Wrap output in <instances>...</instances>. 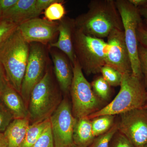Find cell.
Returning a JSON list of instances; mask_svg holds the SVG:
<instances>
[{
  "mask_svg": "<svg viewBox=\"0 0 147 147\" xmlns=\"http://www.w3.org/2000/svg\"><path fill=\"white\" fill-rule=\"evenodd\" d=\"M142 18H144L147 22V6L138 8Z\"/></svg>",
  "mask_w": 147,
  "mask_h": 147,
  "instance_id": "obj_36",
  "label": "cell"
},
{
  "mask_svg": "<svg viewBox=\"0 0 147 147\" xmlns=\"http://www.w3.org/2000/svg\"><path fill=\"white\" fill-rule=\"evenodd\" d=\"M115 3L122 22L132 74L143 79L138 55L139 42L137 37V28L143 21L142 16L138 9L131 4L128 0H117Z\"/></svg>",
  "mask_w": 147,
  "mask_h": 147,
  "instance_id": "obj_7",
  "label": "cell"
},
{
  "mask_svg": "<svg viewBox=\"0 0 147 147\" xmlns=\"http://www.w3.org/2000/svg\"><path fill=\"white\" fill-rule=\"evenodd\" d=\"M8 83L4 70L0 63V93Z\"/></svg>",
  "mask_w": 147,
  "mask_h": 147,
  "instance_id": "obj_33",
  "label": "cell"
},
{
  "mask_svg": "<svg viewBox=\"0 0 147 147\" xmlns=\"http://www.w3.org/2000/svg\"><path fill=\"white\" fill-rule=\"evenodd\" d=\"M91 85L95 94L99 99L105 103L109 101L111 95V86L102 76L96 77Z\"/></svg>",
  "mask_w": 147,
  "mask_h": 147,
  "instance_id": "obj_21",
  "label": "cell"
},
{
  "mask_svg": "<svg viewBox=\"0 0 147 147\" xmlns=\"http://www.w3.org/2000/svg\"><path fill=\"white\" fill-rule=\"evenodd\" d=\"M145 108H146L147 109V102L146 103V106H145Z\"/></svg>",
  "mask_w": 147,
  "mask_h": 147,
  "instance_id": "obj_38",
  "label": "cell"
},
{
  "mask_svg": "<svg viewBox=\"0 0 147 147\" xmlns=\"http://www.w3.org/2000/svg\"><path fill=\"white\" fill-rule=\"evenodd\" d=\"M137 37L139 44L147 48V26L143 21L137 28Z\"/></svg>",
  "mask_w": 147,
  "mask_h": 147,
  "instance_id": "obj_30",
  "label": "cell"
},
{
  "mask_svg": "<svg viewBox=\"0 0 147 147\" xmlns=\"http://www.w3.org/2000/svg\"><path fill=\"white\" fill-rule=\"evenodd\" d=\"M0 101L14 119L28 118V107L21 94L8 83L0 93Z\"/></svg>",
  "mask_w": 147,
  "mask_h": 147,
  "instance_id": "obj_15",
  "label": "cell"
},
{
  "mask_svg": "<svg viewBox=\"0 0 147 147\" xmlns=\"http://www.w3.org/2000/svg\"><path fill=\"white\" fill-rule=\"evenodd\" d=\"M29 52L30 44L25 40L18 28L0 44V63L7 80L9 84L19 93Z\"/></svg>",
  "mask_w": 147,
  "mask_h": 147,
  "instance_id": "obj_2",
  "label": "cell"
},
{
  "mask_svg": "<svg viewBox=\"0 0 147 147\" xmlns=\"http://www.w3.org/2000/svg\"><path fill=\"white\" fill-rule=\"evenodd\" d=\"M63 98L52 69L48 66L45 75L30 95L28 110L30 124L50 119Z\"/></svg>",
  "mask_w": 147,
  "mask_h": 147,
  "instance_id": "obj_3",
  "label": "cell"
},
{
  "mask_svg": "<svg viewBox=\"0 0 147 147\" xmlns=\"http://www.w3.org/2000/svg\"><path fill=\"white\" fill-rule=\"evenodd\" d=\"M88 10L74 19L76 29L97 38H107L116 29L123 30L121 18L115 1L92 0Z\"/></svg>",
  "mask_w": 147,
  "mask_h": 147,
  "instance_id": "obj_1",
  "label": "cell"
},
{
  "mask_svg": "<svg viewBox=\"0 0 147 147\" xmlns=\"http://www.w3.org/2000/svg\"><path fill=\"white\" fill-rule=\"evenodd\" d=\"M74 19L65 17L59 21L58 40L50 43L51 48H56L65 54L71 62L72 66L76 61L73 43Z\"/></svg>",
  "mask_w": 147,
  "mask_h": 147,
  "instance_id": "obj_14",
  "label": "cell"
},
{
  "mask_svg": "<svg viewBox=\"0 0 147 147\" xmlns=\"http://www.w3.org/2000/svg\"><path fill=\"white\" fill-rule=\"evenodd\" d=\"M47 64L45 45L36 42L30 44L28 59L20 92L27 107L32 90L45 75Z\"/></svg>",
  "mask_w": 147,
  "mask_h": 147,
  "instance_id": "obj_8",
  "label": "cell"
},
{
  "mask_svg": "<svg viewBox=\"0 0 147 147\" xmlns=\"http://www.w3.org/2000/svg\"><path fill=\"white\" fill-rule=\"evenodd\" d=\"M142 79L134 76L132 72L122 74L120 89L115 98L88 117L91 119L103 115L116 116L144 108L147 102V90Z\"/></svg>",
  "mask_w": 147,
  "mask_h": 147,
  "instance_id": "obj_4",
  "label": "cell"
},
{
  "mask_svg": "<svg viewBox=\"0 0 147 147\" xmlns=\"http://www.w3.org/2000/svg\"><path fill=\"white\" fill-rule=\"evenodd\" d=\"M144 147H147V144L146 145V146H145Z\"/></svg>",
  "mask_w": 147,
  "mask_h": 147,
  "instance_id": "obj_39",
  "label": "cell"
},
{
  "mask_svg": "<svg viewBox=\"0 0 147 147\" xmlns=\"http://www.w3.org/2000/svg\"><path fill=\"white\" fill-rule=\"evenodd\" d=\"M32 147H55L50 123Z\"/></svg>",
  "mask_w": 147,
  "mask_h": 147,
  "instance_id": "obj_26",
  "label": "cell"
},
{
  "mask_svg": "<svg viewBox=\"0 0 147 147\" xmlns=\"http://www.w3.org/2000/svg\"><path fill=\"white\" fill-rule=\"evenodd\" d=\"M138 55L142 75L144 81V83L147 90V48L139 43Z\"/></svg>",
  "mask_w": 147,
  "mask_h": 147,
  "instance_id": "obj_27",
  "label": "cell"
},
{
  "mask_svg": "<svg viewBox=\"0 0 147 147\" xmlns=\"http://www.w3.org/2000/svg\"><path fill=\"white\" fill-rule=\"evenodd\" d=\"M118 131V123H115L109 131L95 137L88 147H109L114 135Z\"/></svg>",
  "mask_w": 147,
  "mask_h": 147,
  "instance_id": "obj_24",
  "label": "cell"
},
{
  "mask_svg": "<svg viewBox=\"0 0 147 147\" xmlns=\"http://www.w3.org/2000/svg\"><path fill=\"white\" fill-rule=\"evenodd\" d=\"M73 43L76 60L83 72L87 75L100 73L101 68L106 65L107 42L103 39L85 34L74 26Z\"/></svg>",
  "mask_w": 147,
  "mask_h": 147,
  "instance_id": "obj_5",
  "label": "cell"
},
{
  "mask_svg": "<svg viewBox=\"0 0 147 147\" xmlns=\"http://www.w3.org/2000/svg\"><path fill=\"white\" fill-rule=\"evenodd\" d=\"M73 79L69 92L72 113L76 119L86 117L101 110L106 105L95 94L76 59L73 65Z\"/></svg>",
  "mask_w": 147,
  "mask_h": 147,
  "instance_id": "obj_6",
  "label": "cell"
},
{
  "mask_svg": "<svg viewBox=\"0 0 147 147\" xmlns=\"http://www.w3.org/2000/svg\"><path fill=\"white\" fill-rule=\"evenodd\" d=\"M118 131L124 135L135 147L147 144V109L137 108L121 114Z\"/></svg>",
  "mask_w": 147,
  "mask_h": 147,
  "instance_id": "obj_10",
  "label": "cell"
},
{
  "mask_svg": "<svg viewBox=\"0 0 147 147\" xmlns=\"http://www.w3.org/2000/svg\"><path fill=\"white\" fill-rule=\"evenodd\" d=\"M63 1L57 0L44 10V18L50 21L58 22L65 17V9Z\"/></svg>",
  "mask_w": 147,
  "mask_h": 147,
  "instance_id": "obj_22",
  "label": "cell"
},
{
  "mask_svg": "<svg viewBox=\"0 0 147 147\" xmlns=\"http://www.w3.org/2000/svg\"><path fill=\"white\" fill-rule=\"evenodd\" d=\"M18 0H0V19L3 13L11 8Z\"/></svg>",
  "mask_w": 147,
  "mask_h": 147,
  "instance_id": "obj_31",
  "label": "cell"
},
{
  "mask_svg": "<svg viewBox=\"0 0 147 147\" xmlns=\"http://www.w3.org/2000/svg\"><path fill=\"white\" fill-rule=\"evenodd\" d=\"M57 0H36L35 8L37 11L41 13L42 11L45 10L46 8L55 2Z\"/></svg>",
  "mask_w": 147,
  "mask_h": 147,
  "instance_id": "obj_32",
  "label": "cell"
},
{
  "mask_svg": "<svg viewBox=\"0 0 147 147\" xmlns=\"http://www.w3.org/2000/svg\"><path fill=\"white\" fill-rule=\"evenodd\" d=\"M0 147H7V142L3 132H0Z\"/></svg>",
  "mask_w": 147,
  "mask_h": 147,
  "instance_id": "obj_35",
  "label": "cell"
},
{
  "mask_svg": "<svg viewBox=\"0 0 147 147\" xmlns=\"http://www.w3.org/2000/svg\"><path fill=\"white\" fill-rule=\"evenodd\" d=\"M107 38L108 48L105 60L106 65L116 69L122 74L132 72L123 30H114Z\"/></svg>",
  "mask_w": 147,
  "mask_h": 147,
  "instance_id": "obj_11",
  "label": "cell"
},
{
  "mask_svg": "<svg viewBox=\"0 0 147 147\" xmlns=\"http://www.w3.org/2000/svg\"><path fill=\"white\" fill-rule=\"evenodd\" d=\"M76 119L73 133L74 144L79 147H88L95 138L91 119L88 117Z\"/></svg>",
  "mask_w": 147,
  "mask_h": 147,
  "instance_id": "obj_18",
  "label": "cell"
},
{
  "mask_svg": "<svg viewBox=\"0 0 147 147\" xmlns=\"http://www.w3.org/2000/svg\"><path fill=\"white\" fill-rule=\"evenodd\" d=\"M115 117L112 115H103L91 119L92 128L95 137L109 131L115 123Z\"/></svg>",
  "mask_w": 147,
  "mask_h": 147,
  "instance_id": "obj_20",
  "label": "cell"
},
{
  "mask_svg": "<svg viewBox=\"0 0 147 147\" xmlns=\"http://www.w3.org/2000/svg\"><path fill=\"white\" fill-rule=\"evenodd\" d=\"M129 2L137 8L147 6V0H128Z\"/></svg>",
  "mask_w": 147,
  "mask_h": 147,
  "instance_id": "obj_34",
  "label": "cell"
},
{
  "mask_svg": "<svg viewBox=\"0 0 147 147\" xmlns=\"http://www.w3.org/2000/svg\"><path fill=\"white\" fill-rule=\"evenodd\" d=\"M18 25L11 21L0 19V44L17 30Z\"/></svg>",
  "mask_w": 147,
  "mask_h": 147,
  "instance_id": "obj_25",
  "label": "cell"
},
{
  "mask_svg": "<svg viewBox=\"0 0 147 147\" xmlns=\"http://www.w3.org/2000/svg\"><path fill=\"white\" fill-rule=\"evenodd\" d=\"M30 125L29 118L14 119L3 132L7 147H19Z\"/></svg>",
  "mask_w": 147,
  "mask_h": 147,
  "instance_id": "obj_17",
  "label": "cell"
},
{
  "mask_svg": "<svg viewBox=\"0 0 147 147\" xmlns=\"http://www.w3.org/2000/svg\"><path fill=\"white\" fill-rule=\"evenodd\" d=\"M71 147H79L78 146H76V145L74 144H73L72 145V146H71Z\"/></svg>",
  "mask_w": 147,
  "mask_h": 147,
  "instance_id": "obj_37",
  "label": "cell"
},
{
  "mask_svg": "<svg viewBox=\"0 0 147 147\" xmlns=\"http://www.w3.org/2000/svg\"><path fill=\"white\" fill-rule=\"evenodd\" d=\"M76 119L72 113L71 102L67 96H64L50 118L55 147H71L73 144Z\"/></svg>",
  "mask_w": 147,
  "mask_h": 147,
  "instance_id": "obj_9",
  "label": "cell"
},
{
  "mask_svg": "<svg viewBox=\"0 0 147 147\" xmlns=\"http://www.w3.org/2000/svg\"><path fill=\"white\" fill-rule=\"evenodd\" d=\"M50 124V119L30 125L22 144L19 147H32L39 139L42 132Z\"/></svg>",
  "mask_w": 147,
  "mask_h": 147,
  "instance_id": "obj_19",
  "label": "cell"
},
{
  "mask_svg": "<svg viewBox=\"0 0 147 147\" xmlns=\"http://www.w3.org/2000/svg\"><path fill=\"white\" fill-rule=\"evenodd\" d=\"M109 147H135L124 135L119 131L116 132Z\"/></svg>",
  "mask_w": 147,
  "mask_h": 147,
  "instance_id": "obj_29",
  "label": "cell"
},
{
  "mask_svg": "<svg viewBox=\"0 0 147 147\" xmlns=\"http://www.w3.org/2000/svg\"><path fill=\"white\" fill-rule=\"evenodd\" d=\"M102 76L111 87H117L120 86L122 74L117 70L110 66L105 65L100 70Z\"/></svg>",
  "mask_w": 147,
  "mask_h": 147,
  "instance_id": "obj_23",
  "label": "cell"
},
{
  "mask_svg": "<svg viewBox=\"0 0 147 147\" xmlns=\"http://www.w3.org/2000/svg\"><path fill=\"white\" fill-rule=\"evenodd\" d=\"M50 54L58 86L65 96H67L73 79V66L67 56L60 50L51 49Z\"/></svg>",
  "mask_w": 147,
  "mask_h": 147,
  "instance_id": "obj_13",
  "label": "cell"
},
{
  "mask_svg": "<svg viewBox=\"0 0 147 147\" xmlns=\"http://www.w3.org/2000/svg\"><path fill=\"white\" fill-rule=\"evenodd\" d=\"M14 118L0 101V132L3 133Z\"/></svg>",
  "mask_w": 147,
  "mask_h": 147,
  "instance_id": "obj_28",
  "label": "cell"
},
{
  "mask_svg": "<svg viewBox=\"0 0 147 147\" xmlns=\"http://www.w3.org/2000/svg\"><path fill=\"white\" fill-rule=\"evenodd\" d=\"M35 2L36 0H18L14 5L3 13L0 19L19 25L32 18L38 17L41 13L36 9Z\"/></svg>",
  "mask_w": 147,
  "mask_h": 147,
  "instance_id": "obj_16",
  "label": "cell"
},
{
  "mask_svg": "<svg viewBox=\"0 0 147 147\" xmlns=\"http://www.w3.org/2000/svg\"><path fill=\"white\" fill-rule=\"evenodd\" d=\"M59 21H50L38 17L21 23L18 29L29 44L36 42L45 45L53 40L58 33Z\"/></svg>",
  "mask_w": 147,
  "mask_h": 147,
  "instance_id": "obj_12",
  "label": "cell"
}]
</instances>
